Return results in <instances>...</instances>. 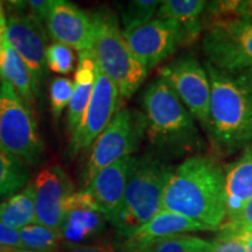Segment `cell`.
Returning a JSON list of instances; mask_svg holds the SVG:
<instances>
[{
    "label": "cell",
    "instance_id": "obj_1",
    "mask_svg": "<svg viewBox=\"0 0 252 252\" xmlns=\"http://www.w3.org/2000/svg\"><path fill=\"white\" fill-rule=\"evenodd\" d=\"M161 210L219 229L226 219L224 168L216 157L197 154L175 166L163 190Z\"/></svg>",
    "mask_w": 252,
    "mask_h": 252
},
{
    "label": "cell",
    "instance_id": "obj_2",
    "mask_svg": "<svg viewBox=\"0 0 252 252\" xmlns=\"http://www.w3.org/2000/svg\"><path fill=\"white\" fill-rule=\"evenodd\" d=\"M210 82L209 116L204 131L215 157H229L252 144V96L239 72L204 62Z\"/></svg>",
    "mask_w": 252,
    "mask_h": 252
},
{
    "label": "cell",
    "instance_id": "obj_3",
    "mask_svg": "<svg viewBox=\"0 0 252 252\" xmlns=\"http://www.w3.org/2000/svg\"><path fill=\"white\" fill-rule=\"evenodd\" d=\"M146 132L153 153L172 159L201 154L206 143L190 112L161 77L153 81L143 97Z\"/></svg>",
    "mask_w": 252,
    "mask_h": 252
},
{
    "label": "cell",
    "instance_id": "obj_4",
    "mask_svg": "<svg viewBox=\"0 0 252 252\" xmlns=\"http://www.w3.org/2000/svg\"><path fill=\"white\" fill-rule=\"evenodd\" d=\"M175 166L150 152L133 157L121 207L109 220L121 237L152 220L161 210L163 190Z\"/></svg>",
    "mask_w": 252,
    "mask_h": 252
},
{
    "label": "cell",
    "instance_id": "obj_5",
    "mask_svg": "<svg viewBox=\"0 0 252 252\" xmlns=\"http://www.w3.org/2000/svg\"><path fill=\"white\" fill-rule=\"evenodd\" d=\"M90 19L93 36L88 53L96 67L117 86L119 94L130 98L143 84L149 71L131 52L112 11L99 8L90 14Z\"/></svg>",
    "mask_w": 252,
    "mask_h": 252
},
{
    "label": "cell",
    "instance_id": "obj_6",
    "mask_svg": "<svg viewBox=\"0 0 252 252\" xmlns=\"http://www.w3.org/2000/svg\"><path fill=\"white\" fill-rule=\"evenodd\" d=\"M0 151L26 165L39 163L45 151L33 111L5 81L0 86Z\"/></svg>",
    "mask_w": 252,
    "mask_h": 252
},
{
    "label": "cell",
    "instance_id": "obj_7",
    "mask_svg": "<svg viewBox=\"0 0 252 252\" xmlns=\"http://www.w3.org/2000/svg\"><path fill=\"white\" fill-rule=\"evenodd\" d=\"M146 132L144 113L131 109H121L93 145L90 157L82 175V184L88 187L103 168L139 149Z\"/></svg>",
    "mask_w": 252,
    "mask_h": 252
},
{
    "label": "cell",
    "instance_id": "obj_8",
    "mask_svg": "<svg viewBox=\"0 0 252 252\" xmlns=\"http://www.w3.org/2000/svg\"><path fill=\"white\" fill-rule=\"evenodd\" d=\"M202 50L208 63L226 72L252 68V24L232 20L204 30Z\"/></svg>",
    "mask_w": 252,
    "mask_h": 252
},
{
    "label": "cell",
    "instance_id": "obj_9",
    "mask_svg": "<svg viewBox=\"0 0 252 252\" xmlns=\"http://www.w3.org/2000/svg\"><path fill=\"white\" fill-rule=\"evenodd\" d=\"M159 72L194 119L206 127L209 116L210 82L204 65L194 56L184 55L172 60L160 68Z\"/></svg>",
    "mask_w": 252,
    "mask_h": 252
},
{
    "label": "cell",
    "instance_id": "obj_10",
    "mask_svg": "<svg viewBox=\"0 0 252 252\" xmlns=\"http://www.w3.org/2000/svg\"><path fill=\"white\" fill-rule=\"evenodd\" d=\"M5 40L20 55L30 69L34 94L39 98L47 67V35L43 25L28 14L17 12L7 18Z\"/></svg>",
    "mask_w": 252,
    "mask_h": 252
},
{
    "label": "cell",
    "instance_id": "obj_11",
    "mask_svg": "<svg viewBox=\"0 0 252 252\" xmlns=\"http://www.w3.org/2000/svg\"><path fill=\"white\" fill-rule=\"evenodd\" d=\"M119 96L117 86L96 67V82L93 94L80 126L71 135V157L89 149L105 130L117 112Z\"/></svg>",
    "mask_w": 252,
    "mask_h": 252
},
{
    "label": "cell",
    "instance_id": "obj_12",
    "mask_svg": "<svg viewBox=\"0 0 252 252\" xmlns=\"http://www.w3.org/2000/svg\"><path fill=\"white\" fill-rule=\"evenodd\" d=\"M135 59L147 71L174 54L181 43L180 28L169 19L154 18L131 32H123Z\"/></svg>",
    "mask_w": 252,
    "mask_h": 252
},
{
    "label": "cell",
    "instance_id": "obj_13",
    "mask_svg": "<svg viewBox=\"0 0 252 252\" xmlns=\"http://www.w3.org/2000/svg\"><path fill=\"white\" fill-rule=\"evenodd\" d=\"M36 224L58 229L63 219V203L74 193V184L59 165L41 169L32 182Z\"/></svg>",
    "mask_w": 252,
    "mask_h": 252
},
{
    "label": "cell",
    "instance_id": "obj_14",
    "mask_svg": "<svg viewBox=\"0 0 252 252\" xmlns=\"http://www.w3.org/2000/svg\"><path fill=\"white\" fill-rule=\"evenodd\" d=\"M46 26L56 42L80 53L89 50L93 24L90 15L77 5L67 0H52Z\"/></svg>",
    "mask_w": 252,
    "mask_h": 252
},
{
    "label": "cell",
    "instance_id": "obj_15",
    "mask_svg": "<svg viewBox=\"0 0 252 252\" xmlns=\"http://www.w3.org/2000/svg\"><path fill=\"white\" fill-rule=\"evenodd\" d=\"M132 158L125 157L103 168L86 188L108 220L115 216L122 204Z\"/></svg>",
    "mask_w": 252,
    "mask_h": 252
},
{
    "label": "cell",
    "instance_id": "obj_16",
    "mask_svg": "<svg viewBox=\"0 0 252 252\" xmlns=\"http://www.w3.org/2000/svg\"><path fill=\"white\" fill-rule=\"evenodd\" d=\"M214 230L209 226L201 224L195 220L166 210H160L152 220L125 235L124 242L121 247L144 249L153 242L159 239L171 237L175 235H184L193 231Z\"/></svg>",
    "mask_w": 252,
    "mask_h": 252
},
{
    "label": "cell",
    "instance_id": "obj_17",
    "mask_svg": "<svg viewBox=\"0 0 252 252\" xmlns=\"http://www.w3.org/2000/svg\"><path fill=\"white\" fill-rule=\"evenodd\" d=\"M226 219L234 216L252 197V144L224 169ZM225 219V220H226Z\"/></svg>",
    "mask_w": 252,
    "mask_h": 252
},
{
    "label": "cell",
    "instance_id": "obj_18",
    "mask_svg": "<svg viewBox=\"0 0 252 252\" xmlns=\"http://www.w3.org/2000/svg\"><path fill=\"white\" fill-rule=\"evenodd\" d=\"M204 0H165L157 11V18L173 20L180 28V46L189 47L196 42L203 32L202 13Z\"/></svg>",
    "mask_w": 252,
    "mask_h": 252
},
{
    "label": "cell",
    "instance_id": "obj_19",
    "mask_svg": "<svg viewBox=\"0 0 252 252\" xmlns=\"http://www.w3.org/2000/svg\"><path fill=\"white\" fill-rule=\"evenodd\" d=\"M106 217L97 209H74L63 214L60 225L64 247L88 244L91 239L98 237L105 230Z\"/></svg>",
    "mask_w": 252,
    "mask_h": 252
},
{
    "label": "cell",
    "instance_id": "obj_20",
    "mask_svg": "<svg viewBox=\"0 0 252 252\" xmlns=\"http://www.w3.org/2000/svg\"><path fill=\"white\" fill-rule=\"evenodd\" d=\"M96 82V64L89 53L82 52L75 71L74 91L68 105V130L72 135L80 126Z\"/></svg>",
    "mask_w": 252,
    "mask_h": 252
},
{
    "label": "cell",
    "instance_id": "obj_21",
    "mask_svg": "<svg viewBox=\"0 0 252 252\" xmlns=\"http://www.w3.org/2000/svg\"><path fill=\"white\" fill-rule=\"evenodd\" d=\"M0 76L2 77V81L11 84L15 93L33 111L35 106V94L30 69L6 40L0 49Z\"/></svg>",
    "mask_w": 252,
    "mask_h": 252
},
{
    "label": "cell",
    "instance_id": "obj_22",
    "mask_svg": "<svg viewBox=\"0 0 252 252\" xmlns=\"http://www.w3.org/2000/svg\"><path fill=\"white\" fill-rule=\"evenodd\" d=\"M0 223L18 230L35 223V204L31 184L20 193L0 202Z\"/></svg>",
    "mask_w": 252,
    "mask_h": 252
},
{
    "label": "cell",
    "instance_id": "obj_23",
    "mask_svg": "<svg viewBox=\"0 0 252 252\" xmlns=\"http://www.w3.org/2000/svg\"><path fill=\"white\" fill-rule=\"evenodd\" d=\"M25 250L36 252H61L64 248L60 230L40 224H30L19 230Z\"/></svg>",
    "mask_w": 252,
    "mask_h": 252
},
{
    "label": "cell",
    "instance_id": "obj_24",
    "mask_svg": "<svg viewBox=\"0 0 252 252\" xmlns=\"http://www.w3.org/2000/svg\"><path fill=\"white\" fill-rule=\"evenodd\" d=\"M28 181L27 165L23 160L0 151V198L17 194Z\"/></svg>",
    "mask_w": 252,
    "mask_h": 252
},
{
    "label": "cell",
    "instance_id": "obj_25",
    "mask_svg": "<svg viewBox=\"0 0 252 252\" xmlns=\"http://www.w3.org/2000/svg\"><path fill=\"white\" fill-rule=\"evenodd\" d=\"M161 1L158 0H130L119 2L123 32H131L151 21Z\"/></svg>",
    "mask_w": 252,
    "mask_h": 252
},
{
    "label": "cell",
    "instance_id": "obj_26",
    "mask_svg": "<svg viewBox=\"0 0 252 252\" xmlns=\"http://www.w3.org/2000/svg\"><path fill=\"white\" fill-rule=\"evenodd\" d=\"M145 252H213L212 242L190 235H175L153 242Z\"/></svg>",
    "mask_w": 252,
    "mask_h": 252
},
{
    "label": "cell",
    "instance_id": "obj_27",
    "mask_svg": "<svg viewBox=\"0 0 252 252\" xmlns=\"http://www.w3.org/2000/svg\"><path fill=\"white\" fill-rule=\"evenodd\" d=\"M72 91H74V83L69 78H53L49 88V100L50 111H52L53 119L55 123L60 121L64 109L70 103Z\"/></svg>",
    "mask_w": 252,
    "mask_h": 252
},
{
    "label": "cell",
    "instance_id": "obj_28",
    "mask_svg": "<svg viewBox=\"0 0 252 252\" xmlns=\"http://www.w3.org/2000/svg\"><path fill=\"white\" fill-rule=\"evenodd\" d=\"M46 64L49 70L60 75H68L74 70L75 55L70 47L53 42L46 49Z\"/></svg>",
    "mask_w": 252,
    "mask_h": 252
},
{
    "label": "cell",
    "instance_id": "obj_29",
    "mask_svg": "<svg viewBox=\"0 0 252 252\" xmlns=\"http://www.w3.org/2000/svg\"><path fill=\"white\" fill-rule=\"evenodd\" d=\"M213 252H248L247 243L241 228L223 223L219 235L212 242Z\"/></svg>",
    "mask_w": 252,
    "mask_h": 252
},
{
    "label": "cell",
    "instance_id": "obj_30",
    "mask_svg": "<svg viewBox=\"0 0 252 252\" xmlns=\"http://www.w3.org/2000/svg\"><path fill=\"white\" fill-rule=\"evenodd\" d=\"M223 223L236 226V228H252V197L239 209L237 214L226 219Z\"/></svg>",
    "mask_w": 252,
    "mask_h": 252
},
{
    "label": "cell",
    "instance_id": "obj_31",
    "mask_svg": "<svg viewBox=\"0 0 252 252\" xmlns=\"http://www.w3.org/2000/svg\"><path fill=\"white\" fill-rule=\"evenodd\" d=\"M0 247L17 249V250L23 249L19 230L0 223Z\"/></svg>",
    "mask_w": 252,
    "mask_h": 252
},
{
    "label": "cell",
    "instance_id": "obj_32",
    "mask_svg": "<svg viewBox=\"0 0 252 252\" xmlns=\"http://www.w3.org/2000/svg\"><path fill=\"white\" fill-rule=\"evenodd\" d=\"M61 252H117V247L112 242H94L76 247H64Z\"/></svg>",
    "mask_w": 252,
    "mask_h": 252
},
{
    "label": "cell",
    "instance_id": "obj_33",
    "mask_svg": "<svg viewBox=\"0 0 252 252\" xmlns=\"http://www.w3.org/2000/svg\"><path fill=\"white\" fill-rule=\"evenodd\" d=\"M52 0H30L26 1V7L30 8V17L42 25L46 23Z\"/></svg>",
    "mask_w": 252,
    "mask_h": 252
},
{
    "label": "cell",
    "instance_id": "obj_34",
    "mask_svg": "<svg viewBox=\"0 0 252 252\" xmlns=\"http://www.w3.org/2000/svg\"><path fill=\"white\" fill-rule=\"evenodd\" d=\"M238 20L252 24V0H239Z\"/></svg>",
    "mask_w": 252,
    "mask_h": 252
},
{
    "label": "cell",
    "instance_id": "obj_35",
    "mask_svg": "<svg viewBox=\"0 0 252 252\" xmlns=\"http://www.w3.org/2000/svg\"><path fill=\"white\" fill-rule=\"evenodd\" d=\"M242 232H243L245 243H247L248 252H252V228L242 229Z\"/></svg>",
    "mask_w": 252,
    "mask_h": 252
},
{
    "label": "cell",
    "instance_id": "obj_36",
    "mask_svg": "<svg viewBox=\"0 0 252 252\" xmlns=\"http://www.w3.org/2000/svg\"><path fill=\"white\" fill-rule=\"evenodd\" d=\"M239 74L242 75V77H243V80L245 81V83H247V86L249 88V90H250V94L252 96V68L251 69H248V70H244L242 72H239Z\"/></svg>",
    "mask_w": 252,
    "mask_h": 252
},
{
    "label": "cell",
    "instance_id": "obj_37",
    "mask_svg": "<svg viewBox=\"0 0 252 252\" xmlns=\"http://www.w3.org/2000/svg\"><path fill=\"white\" fill-rule=\"evenodd\" d=\"M119 252H145L143 249H134V248H126L121 247L119 248Z\"/></svg>",
    "mask_w": 252,
    "mask_h": 252
},
{
    "label": "cell",
    "instance_id": "obj_38",
    "mask_svg": "<svg viewBox=\"0 0 252 252\" xmlns=\"http://www.w3.org/2000/svg\"><path fill=\"white\" fill-rule=\"evenodd\" d=\"M17 249H11V248H5V247H0V252H15Z\"/></svg>",
    "mask_w": 252,
    "mask_h": 252
},
{
    "label": "cell",
    "instance_id": "obj_39",
    "mask_svg": "<svg viewBox=\"0 0 252 252\" xmlns=\"http://www.w3.org/2000/svg\"><path fill=\"white\" fill-rule=\"evenodd\" d=\"M15 252H36V251H31V250H25V249H20V250H15Z\"/></svg>",
    "mask_w": 252,
    "mask_h": 252
},
{
    "label": "cell",
    "instance_id": "obj_40",
    "mask_svg": "<svg viewBox=\"0 0 252 252\" xmlns=\"http://www.w3.org/2000/svg\"><path fill=\"white\" fill-rule=\"evenodd\" d=\"M0 14H5V12H4V7H2V4H1V2H0Z\"/></svg>",
    "mask_w": 252,
    "mask_h": 252
},
{
    "label": "cell",
    "instance_id": "obj_41",
    "mask_svg": "<svg viewBox=\"0 0 252 252\" xmlns=\"http://www.w3.org/2000/svg\"><path fill=\"white\" fill-rule=\"evenodd\" d=\"M2 43H4V42H2ZM2 43H0V49H1V47H2Z\"/></svg>",
    "mask_w": 252,
    "mask_h": 252
}]
</instances>
